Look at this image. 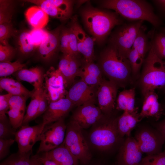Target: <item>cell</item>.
<instances>
[{"mask_svg":"<svg viewBox=\"0 0 165 165\" xmlns=\"http://www.w3.org/2000/svg\"><path fill=\"white\" fill-rule=\"evenodd\" d=\"M102 72L118 87H124L132 82L131 67L127 58L122 56L110 44L102 53L99 64Z\"/></svg>","mask_w":165,"mask_h":165,"instance_id":"cell-1","label":"cell"},{"mask_svg":"<svg viewBox=\"0 0 165 165\" xmlns=\"http://www.w3.org/2000/svg\"><path fill=\"white\" fill-rule=\"evenodd\" d=\"M104 8L114 10L123 17L130 20L146 21L155 27L160 21L152 6L143 0H106L102 1Z\"/></svg>","mask_w":165,"mask_h":165,"instance_id":"cell-2","label":"cell"},{"mask_svg":"<svg viewBox=\"0 0 165 165\" xmlns=\"http://www.w3.org/2000/svg\"><path fill=\"white\" fill-rule=\"evenodd\" d=\"M85 26L95 41L101 43L116 26L122 20L116 13L100 10L87 6L81 12Z\"/></svg>","mask_w":165,"mask_h":165,"instance_id":"cell-3","label":"cell"},{"mask_svg":"<svg viewBox=\"0 0 165 165\" xmlns=\"http://www.w3.org/2000/svg\"><path fill=\"white\" fill-rule=\"evenodd\" d=\"M143 65L139 84L144 96L151 91L165 86V61L156 55L151 46Z\"/></svg>","mask_w":165,"mask_h":165,"instance_id":"cell-4","label":"cell"},{"mask_svg":"<svg viewBox=\"0 0 165 165\" xmlns=\"http://www.w3.org/2000/svg\"><path fill=\"white\" fill-rule=\"evenodd\" d=\"M117 118L103 117L92 127L89 138L92 145L103 151L110 150L122 139L117 127Z\"/></svg>","mask_w":165,"mask_h":165,"instance_id":"cell-5","label":"cell"},{"mask_svg":"<svg viewBox=\"0 0 165 165\" xmlns=\"http://www.w3.org/2000/svg\"><path fill=\"white\" fill-rule=\"evenodd\" d=\"M82 129L71 120L67 125L64 145L78 159L81 165H86L92 160V155L82 132Z\"/></svg>","mask_w":165,"mask_h":165,"instance_id":"cell-6","label":"cell"},{"mask_svg":"<svg viewBox=\"0 0 165 165\" xmlns=\"http://www.w3.org/2000/svg\"><path fill=\"white\" fill-rule=\"evenodd\" d=\"M143 22L139 20L123 24L111 35L110 44L115 47L123 57L127 58L128 54L142 27Z\"/></svg>","mask_w":165,"mask_h":165,"instance_id":"cell-7","label":"cell"},{"mask_svg":"<svg viewBox=\"0 0 165 165\" xmlns=\"http://www.w3.org/2000/svg\"><path fill=\"white\" fill-rule=\"evenodd\" d=\"M66 128L64 119L45 126L41 134L37 154L48 152L62 144Z\"/></svg>","mask_w":165,"mask_h":165,"instance_id":"cell-8","label":"cell"},{"mask_svg":"<svg viewBox=\"0 0 165 165\" xmlns=\"http://www.w3.org/2000/svg\"><path fill=\"white\" fill-rule=\"evenodd\" d=\"M66 83L58 69L51 67L44 74L42 89L49 104L65 98L68 91Z\"/></svg>","mask_w":165,"mask_h":165,"instance_id":"cell-9","label":"cell"},{"mask_svg":"<svg viewBox=\"0 0 165 165\" xmlns=\"http://www.w3.org/2000/svg\"><path fill=\"white\" fill-rule=\"evenodd\" d=\"M142 153L147 155L157 154L161 152L165 139L157 130L143 127L136 132L135 138Z\"/></svg>","mask_w":165,"mask_h":165,"instance_id":"cell-10","label":"cell"},{"mask_svg":"<svg viewBox=\"0 0 165 165\" xmlns=\"http://www.w3.org/2000/svg\"><path fill=\"white\" fill-rule=\"evenodd\" d=\"M42 130V123L33 126L22 125L14 135L15 141L18 145V152L25 153L32 151L34 145L40 141Z\"/></svg>","mask_w":165,"mask_h":165,"instance_id":"cell-11","label":"cell"},{"mask_svg":"<svg viewBox=\"0 0 165 165\" xmlns=\"http://www.w3.org/2000/svg\"><path fill=\"white\" fill-rule=\"evenodd\" d=\"M25 2L34 4L40 7L49 16L61 20L70 17L73 1L67 0H30Z\"/></svg>","mask_w":165,"mask_h":165,"instance_id":"cell-12","label":"cell"},{"mask_svg":"<svg viewBox=\"0 0 165 165\" xmlns=\"http://www.w3.org/2000/svg\"><path fill=\"white\" fill-rule=\"evenodd\" d=\"M105 116L99 108L94 103H88L78 106L73 112L71 120L81 128L92 127Z\"/></svg>","mask_w":165,"mask_h":165,"instance_id":"cell-13","label":"cell"},{"mask_svg":"<svg viewBox=\"0 0 165 165\" xmlns=\"http://www.w3.org/2000/svg\"><path fill=\"white\" fill-rule=\"evenodd\" d=\"M118 87L114 82L103 79L97 87L98 107L104 115H109L114 109Z\"/></svg>","mask_w":165,"mask_h":165,"instance_id":"cell-14","label":"cell"},{"mask_svg":"<svg viewBox=\"0 0 165 165\" xmlns=\"http://www.w3.org/2000/svg\"><path fill=\"white\" fill-rule=\"evenodd\" d=\"M97 90L96 88L88 85L81 79L72 84L65 98L69 99L74 106L94 103L97 98Z\"/></svg>","mask_w":165,"mask_h":165,"instance_id":"cell-15","label":"cell"},{"mask_svg":"<svg viewBox=\"0 0 165 165\" xmlns=\"http://www.w3.org/2000/svg\"><path fill=\"white\" fill-rule=\"evenodd\" d=\"M142 153L135 138L128 137L120 147L117 165H139Z\"/></svg>","mask_w":165,"mask_h":165,"instance_id":"cell-16","label":"cell"},{"mask_svg":"<svg viewBox=\"0 0 165 165\" xmlns=\"http://www.w3.org/2000/svg\"><path fill=\"white\" fill-rule=\"evenodd\" d=\"M70 27L76 36L79 51L83 56L85 63L93 62L95 57L94 46L95 39L88 35L79 24L77 18H72Z\"/></svg>","mask_w":165,"mask_h":165,"instance_id":"cell-17","label":"cell"},{"mask_svg":"<svg viewBox=\"0 0 165 165\" xmlns=\"http://www.w3.org/2000/svg\"><path fill=\"white\" fill-rule=\"evenodd\" d=\"M74 106L71 102L66 98L49 103L43 114L42 123L43 129L47 125L64 119Z\"/></svg>","mask_w":165,"mask_h":165,"instance_id":"cell-18","label":"cell"},{"mask_svg":"<svg viewBox=\"0 0 165 165\" xmlns=\"http://www.w3.org/2000/svg\"><path fill=\"white\" fill-rule=\"evenodd\" d=\"M78 57L70 54H63L57 68L63 76L67 87L72 86L81 69Z\"/></svg>","mask_w":165,"mask_h":165,"instance_id":"cell-19","label":"cell"},{"mask_svg":"<svg viewBox=\"0 0 165 165\" xmlns=\"http://www.w3.org/2000/svg\"><path fill=\"white\" fill-rule=\"evenodd\" d=\"M144 97L141 110L139 113L140 118L152 117L156 121L158 120L163 114V109L155 90L148 92Z\"/></svg>","mask_w":165,"mask_h":165,"instance_id":"cell-20","label":"cell"},{"mask_svg":"<svg viewBox=\"0 0 165 165\" xmlns=\"http://www.w3.org/2000/svg\"><path fill=\"white\" fill-rule=\"evenodd\" d=\"M61 30L57 28L49 32L46 40L38 47L41 58L45 61H50L59 48V38Z\"/></svg>","mask_w":165,"mask_h":165,"instance_id":"cell-21","label":"cell"},{"mask_svg":"<svg viewBox=\"0 0 165 165\" xmlns=\"http://www.w3.org/2000/svg\"><path fill=\"white\" fill-rule=\"evenodd\" d=\"M44 73L43 70L38 67L29 69L23 68L14 73L17 80L29 83L35 89L42 88L44 81Z\"/></svg>","mask_w":165,"mask_h":165,"instance_id":"cell-22","label":"cell"},{"mask_svg":"<svg viewBox=\"0 0 165 165\" xmlns=\"http://www.w3.org/2000/svg\"><path fill=\"white\" fill-rule=\"evenodd\" d=\"M141 119L138 111L133 112H124L117 118V127L120 136L122 138L125 136H130L131 131Z\"/></svg>","mask_w":165,"mask_h":165,"instance_id":"cell-23","label":"cell"},{"mask_svg":"<svg viewBox=\"0 0 165 165\" xmlns=\"http://www.w3.org/2000/svg\"><path fill=\"white\" fill-rule=\"evenodd\" d=\"M0 91H6L12 95H19L31 97L33 90L29 91L20 81L12 78L1 77L0 79Z\"/></svg>","mask_w":165,"mask_h":165,"instance_id":"cell-24","label":"cell"},{"mask_svg":"<svg viewBox=\"0 0 165 165\" xmlns=\"http://www.w3.org/2000/svg\"><path fill=\"white\" fill-rule=\"evenodd\" d=\"M25 15L33 28L42 29L47 25L49 21V15L38 6L28 8L26 10Z\"/></svg>","mask_w":165,"mask_h":165,"instance_id":"cell-25","label":"cell"},{"mask_svg":"<svg viewBox=\"0 0 165 165\" xmlns=\"http://www.w3.org/2000/svg\"><path fill=\"white\" fill-rule=\"evenodd\" d=\"M60 165H78L79 161L63 143L55 148L46 152Z\"/></svg>","mask_w":165,"mask_h":165,"instance_id":"cell-26","label":"cell"},{"mask_svg":"<svg viewBox=\"0 0 165 165\" xmlns=\"http://www.w3.org/2000/svg\"><path fill=\"white\" fill-rule=\"evenodd\" d=\"M135 88L124 90L119 94L117 100V108L119 110L133 112L138 110L135 108Z\"/></svg>","mask_w":165,"mask_h":165,"instance_id":"cell-27","label":"cell"},{"mask_svg":"<svg viewBox=\"0 0 165 165\" xmlns=\"http://www.w3.org/2000/svg\"><path fill=\"white\" fill-rule=\"evenodd\" d=\"M42 88L33 90L31 100L26 109L22 125H28L30 122L37 118Z\"/></svg>","mask_w":165,"mask_h":165,"instance_id":"cell-28","label":"cell"},{"mask_svg":"<svg viewBox=\"0 0 165 165\" xmlns=\"http://www.w3.org/2000/svg\"><path fill=\"white\" fill-rule=\"evenodd\" d=\"M142 28L135 39L132 48L137 50L141 57L144 60L146 53L150 49L151 43H149L147 35Z\"/></svg>","mask_w":165,"mask_h":165,"instance_id":"cell-29","label":"cell"},{"mask_svg":"<svg viewBox=\"0 0 165 165\" xmlns=\"http://www.w3.org/2000/svg\"><path fill=\"white\" fill-rule=\"evenodd\" d=\"M32 151L28 153L17 152L11 155L2 161L0 165H30Z\"/></svg>","mask_w":165,"mask_h":165,"instance_id":"cell-30","label":"cell"},{"mask_svg":"<svg viewBox=\"0 0 165 165\" xmlns=\"http://www.w3.org/2000/svg\"><path fill=\"white\" fill-rule=\"evenodd\" d=\"M26 64L22 63L19 61L13 62L5 61L0 62V76L5 77L23 69Z\"/></svg>","mask_w":165,"mask_h":165,"instance_id":"cell-31","label":"cell"},{"mask_svg":"<svg viewBox=\"0 0 165 165\" xmlns=\"http://www.w3.org/2000/svg\"><path fill=\"white\" fill-rule=\"evenodd\" d=\"M131 69L132 76H137L144 61L138 52L132 48L129 51L127 57Z\"/></svg>","mask_w":165,"mask_h":165,"instance_id":"cell-32","label":"cell"},{"mask_svg":"<svg viewBox=\"0 0 165 165\" xmlns=\"http://www.w3.org/2000/svg\"><path fill=\"white\" fill-rule=\"evenodd\" d=\"M151 46L159 58L165 59V33L157 34L151 43Z\"/></svg>","mask_w":165,"mask_h":165,"instance_id":"cell-33","label":"cell"},{"mask_svg":"<svg viewBox=\"0 0 165 165\" xmlns=\"http://www.w3.org/2000/svg\"><path fill=\"white\" fill-rule=\"evenodd\" d=\"M48 32L40 28H33L28 32V38L35 47H38L47 39Z\"/></svg>","mask_w":165,"mask_h":165,"instance_id":"cell-34","label":"cell"},{"mask_svg":"<svg viewBox=\"0 0 165 165\" xmlns=\"http://www.w3.org/2000/svg\"><path fill=\"white\" fill-rule=\"evenodd\" d=\"M28 35V32H23L20 34L18 39L19 50L22 54L25 55L32 53L35 48L30 41Z\"/></svg>","mask_w":165,"mask_h":165,"instance_id":"cell-35","label":"cell"},{"mask_svg":"<svg viewBox=\"0 0 165 165\" xmlns=\"http://www.w3.org/2000/svg\"><path fill=\"white\" fill-rule=\"evenodd\" d=\"M13 10L12 3L11 1H0V24L11 23Z\"/></svg>","mask_w":165,"mask_h":165,"instance_id":"cell-36","label":"cell"},{"mask_svg":"<svg viewBox=\"0 0 165 165\" xmlns=\"http://www.w3.org/2000/svg\"><path fill=\"white\" fill-rule=\"evenodd\" d=\"M16 131L7 116L0 118V138H11L13 136H14Z\"/></svg>","mask_w":165,"mask_h":165,"instance_id":"cell-37","label":"cell"},{"mask_svg":"<svg viewBox=\"0 0 165 165\" xmlns=\"http://www.w3.org/2000/svg\"><path fill=\"white\" fill-rule=\"evenodd\" d=\"M7 114L10 122L14 129L16 130L22 125L25 113L17 110L10 108Z\"/></svg>","mask_w":165,"mask_h":165,"instance_id":"cell-38","label":"cell"},{"mask_svg":"<svg viewBox=\"0 0 165 165\" xmlns=\"http://www.w3.org/2000/svg\"><path fill=\"white\" fill-rule=\"evenodd\" d=\"M139 165H165V149L157 154L147 155L142 158Z\"/></svg>","mask_w":165,"mask_h":165,"instance_id":"cell-39","label":"cell"},{"mask_svg":"<svg viewBox=\"0 0 165 165\" xmlns=\"http://www.w3.org/2000/svg\"><path fill=\"white\" fill-rule=\"evenodd\" d=\"M16 53L14 49L8 42L0 44V62L11 61Z\"/></svg>","mask_w":165,"mask_h":165,"instance_id":"cell-40","label":"cell"},{"mask_svg":"<svg viewBox=\"0 0 165 165\" xmlns=\"http://www.w3.org/2000/svg\"><path fill=\"white\" fill-rule=\"evenodd\" d=\"M16 31L13 28L11 23L0 24V42L5 43L8 42V39L15 35Z\"/></svg>","mask_w":165,"mask_h":165,"instance_id":"cell-41","label":"cell"},{"mask_svg":"<svg viewBox=\"0 0 165 165\" xmlns=\"http://www.w3.org/2000/svg\"><path fill=\"white\" fill-rule=\"evenodd\" d=\"M28 98L22 96H12L9 100V109H15L25 113L26 101Z\"/></svg>","mask_w":165,"mask_h":165,"instance_id":"cell-42","label":"cell"},{"mask_svg":"<svg viewBox=\"0 0 165 165\" xmlns=\"http://www.w3.org/2000/svg\"><path fill=\"white\" fill-rule=\"evenodd\" d=\"M69 28L61 30L59 38V49L63 54H69Z\"/></svg>","mask_w":165,"mask_h":165,"instance_id":"cell-43","label":"cell"},{"mask_svg":"<svg viewBox=\"0 0 165 165\" xmlns=\"http://www.w3.org/2000/svg\"><path fill=\"white\" fill-rule=\"evenodd\" d=\"M81 69L83 71L100 79H102V73L98 65L93 62L85 63Z\"/></svg>","mask_w":165,"mask_h":165,"instance_id":"cell-44","label":"cell"},{"mask_svg":"<svg viewBox=\"0 0 165 165\" xmlns=\"http://www.w3.org/2000/svg\"><path fill=\"white\" fill-rule=\"evenodd\" d=\"M78 76L88 85L95 88L98 87L103 79H100L83 71L81 69Z\"/></svg>","mask_w":165,"mask_h":165,"instance_id":"cell-45","label":"cell"},{"mask_svg":"<svg viewBox=\"0 0 165 165\" xmlns=\"http://www.w3.org/2000/svg\"><path fill=\"white\" fill-rule=\"evenodd\" d=\"M15 139L0 138V160L6 157L10 152V148L15 141Z\"/></svg>","mask_w":165,"mask_h":165,"instance_id":"cell-46","label":"cell"},{"mask_svg":"<svg viewBox=\"0 0 165 165\" xmlns=\"http://www.w3.org/2000/svg\"><path fill=\"white\" fill-rule=\"evenodd\" d=\"M69 54L78 57L79 53L78 46L77 40L74 31L70 27L69 28Z\"/></svg>","mask_w":165,"mask_h":165,"instance_id":"cell-47","label":"cell"},{"mask_svg":"<svg viewBox=\"0 0 165 165\" xmlns=\"http://www.w3.org/2000/svg\"><path fill=\"white\" fill-rule=\"evenodd\" d=\"M12 95L7 93L0 96V118L6 116V114L9 109V100Z\"/></svg>","mask_w":165,"mask_h":165,"instance_id":"cell-48","label":"cell"},{"mask_svg":"<svg viewBox=\"0 0 165 165\" xmlns=\"http://www.w3.org/2000/svg\"><path fill=\"white\" fill-rule=\"evenodd\" d=\"M49 104L46 97L42 88L37 117L44 113L47 109Z\"/></svg>","mask_w":165,"mask_h":165,"instance_id":"cell-49","label":"cell"},{"mask_svg":"<svg viewBox=\"0 0 165 165\" xmlns=\"http://www.w3.org/2000/svg\"><path fill=\"white\" fill-rule=\"evenodd\" d=\"M41 153L42 154L41 155H40V156L43 165H60L46 152Z\"/></svg>","mask_w":165,"mask_h":165,"instance_id":"cell-50","label":"cell"},{"mask_svg":"<svg viewBox=\"0 0 165 165\" xmlns=\"http://www.w3.org/2000/svg\"><path fill=\"white\" fill-rule=\"evenodd\" d=\"M30 165H43L38 154L31 156L30 158Z\"/></svg>","mask_w":165,"mask_h":165,"instance_id":"cell-51","label":"cell"},{"mask_svg":"<svg viewBox=\"0 0 165 165\" xmlns=\"http://www.w3.org/2000/svg\"><path fill=\"white\" fill-rule=\"evenodd\" d=\"M157 128L163 135L165 139V119L157 124Z\"/></svg>","mask_w":165,"mask_h":165,"instance_id":"cell-52","label":"cell"},{"mask_svg":"<svg viewBox=\"0 0 165 165\" xmlns=\"http://www.w3.org/2000/svg\"><path fill=\"white\" fill-rule=\"evenodd\" d=\"M152 1L158 7L165 12V0H156Z\"/></svg>","mask_w":165,"mask_h":165,"instance_id":"cell-53","label":"cell"},{"mask_svg":"<svg viewBox=\"0 0 165 165\" xmlns=\"http://www.w3.org/2000/svg\"><path fill=\"white\" fill-rule=\"evenodd\" d=\"M90 162L88 164L86 165H104L101 164H91Z\"/></svg>","mask_w":165,"mask_h":165,"instance_id":"cell-54","label":"cell"},{"mask_svg":"<svg viewBox=\"0 0 165 165\" xmlns=\"http://www.w3.org/2000/svg\"><path fill=\"white\" fill-rule=\"evenodd\" d=\"M164 31L165 32V28L164 29Z\"/></svg>","mask_w":165,"mask_h":165,"instance_id":"cell-55","label":"cell"},{"mask_svg":"<svg viewBox=\"0 0 165 165\" xmlns=\"http://www.w3.org/2000/svg\"></svg>","mask_w":165,"mask_h":165,"instance_id":"cell-56","label":"cell"}]
</instances>
